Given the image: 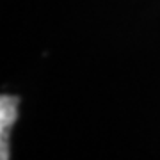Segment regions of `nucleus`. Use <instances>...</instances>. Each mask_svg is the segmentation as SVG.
Wrapping results in <instances>:
<instances>
[{"label": "nucleus", "instance_id": "nucleus-1", "mask_svg": "<svg viewBox=\"0 0 160 160\" xmlns=\"http://www.w3.org/2000/svg\"><path fill=\"white\" fill-rule=\"evenodd\" d=\"M18 96L0 98V160H9V132L18 118Z\"/></svg>", "mask_w": 160, "mask_h": 160}]
</instances>
